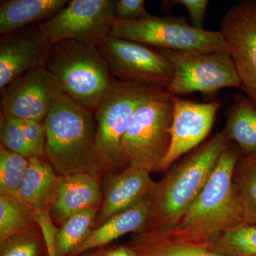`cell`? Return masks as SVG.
Listing matches in <instances>:
<instances>
[{
    "label": "cell",
    "mask_w": 256,
    "mask_h": 256,
    "mask_svg": "<svg viewBox=\"0 0 256 256\" xmlns=\"http://www.w3.org/2000/svg\"><path fill=\"white\" fill-rule=\"evenodd\" d=\"M37 228L14 236L1 245L0 256H48L43 236Z\"/></svg>",
    "instance_id": "4316f807"
},
{
    "label": "cell",
    "mask_w": 256,
    "mask_h": 256,
    "mask_svg": "<svg viewBox=\"0 0 256 256\" xmlns=\"http://www.w3.org/2000/svg\"><path fill=\"white\" fill-rule=\"evenodd\" d=\"M50 46L38 24L2 34L0 90L28 70L44 67Z\"/></svg>",
    "instance_id": "5bb4252c"
},
{
    "label": "cell",
    "mask_w": 256,
    "mask_h": 256,
    "mask_svg": "<svg viewBox=\"0 0 256 256\" xmlns=\"http://www.w3.org/2000/svg\"><path fill=\"white\" fill-rule=\"evenodd\" d=\"M45 156L60 176L106 174L96 148L92 111L62 94L43 122Z\"/></svg>",
    "instance_id": "7a4b0ae2"
},
{
    "label": "cell",
    "mask_w": 256,
    "mask_h": 256,
    "mask_svg": "<svg viewBox=\"0 0 256 256\" xmlns=\"http://www.w3.org/2000/svg\"><path fill=\"white\" fill-rule=\"evenodd\" d=\"M230 142L225 130L175 162L154 184L150 198L151 214L146 230L176 226L210 178L222 153Z\"/></svg>",
    "instance_id": "3957f363"
},
{
    "label": "cell",
    "mask_w": 256,
    "mask_h": 256,
    "mask_svg": "<svg viewBox=\"0 0 256 256\" xmlns=\"http://www.w3.org/2000/svg\"><path fill=\"white\" fill-rule=\"evenodd\" d=\"M150 214L151 202L149 196L136 206L114 216L102 225L92 229L85 242L72 256L105 246L126 234L140 233L146 230Z\"/></svg>",
    "instance_id": "ac0fdd59"
},
{
    "label": "cell",
    "mask_w": 256,
    "mask_h": 256,
    "mask_svg": "<svg viewBox=\"0 0 256 256\" xmlns=\"http://www.w3.org/2000/svg\"><path fill=\"white\" fill-rule=\"evenodd\" d=\"M1 144L8 150L30 159L31 150L24 134L20 120L1 114Z\"/></svg>",
    "instance_id": "83f0119b"
},
{
    "label": "cell",
    "mask_w": 256,
    "mask_h": 256,
    "mask_svg": "<svg viewBox=\"0 0 256 256\" xmlns=\"http://www.w3.org/2000/svg\"><path fill=\"white\" fill-rule=\"evenodd\" d=\"M100 207L82 210L69 217L56 235V256H72L92 232Z\"/></svg>",
    "instance_id": "7402d4cb"
},
{
    "label": "cell",
    "mask_w": 256,
    "mask_h": 256,
    "mask_svg": "<svg viewBox=\"0 0 256 256\" xmlns=\"http://www.w3.org/2000/svg\"><path fill=\"white\" fill-rule=\"evenodd\" d=\"M173 108L171 144L159 172H164L185 154L196 149L206 139L214 124L222 102H197L172 96Z\"/></svg>",
    "instance_id": "4fadbf2b"
},
{
    "label": "cell",
    "mask_w": 256,
    "mask_h": 256,
    "mask_svg": "<svg viewBox=\"0 0 256 256\" xmlns=\"http://www.w3.org/2000/svg\"><path fill=\"white\" fill-rule=\"evenodd\" d=\"M144 5V0H118L114 4V18L126 22L139 20L148 14Z\"/></svg>",
    "instance_id": "4dcf8cb0"
},
{
    "label": "cell",
    "mask_w": 256,
    "mask_h": 256,
    "mask_svg": "<svg viewBox=\"0 0 256 256\" xmlns=\"http://www.w3.org/2000/svg\"><path fill=\"white\" fill-rule=\"evenodd\" d=\"M96 256H136L128 245L116 248L104 252H98Z\"/></svg>",
    "instance_id": "1f68e13d"
},
{
    "label": "cell",
    "mask_w": 256,
    "mask_h": 256,
    "mask_svg": "<svg viewBox=\"0 0 256 256\" xmlns=\"http://www.w3.org/2000/svg\"><path fill=\"white\" fill-rule=\"evenodd\" d=\"M150 174L146 170L128 166L117 174L110 176L96 220V227L149 196L156 184Z\"/></svg>",
    "instance_id": "9a60e30c"
},
{
    "label": "cell",
    "mask_w": 256,
    "mask_h": 256,
    "mask_svg": "<svg viewBox=\"0 0 256 256\" xmlns=\"http://www.w3.org/2000/svg\"><path fill=\"white\" fill-rule=\"evenodd\" d=\"M1 92V114L20 120L44 122L62 94L44 67H37L14 79Z\"/></svg>",
    "instance_id": "7c38bea8"
},
{
    "label": "cell",
    "mask_w": 256,
    "mask_h": 256,
    "mask_svg": "<svg viewBox=\"0 0 256 256\" xmlns=\"http://www.w3.org/2000/svg\"><path fill=\"white\" fill-rule=\"evenodd\" d=\"M220 26L242 89L256 108V0H242L229 8Z\"/></svg>",
    "instance_id": "8fae6325"
},
{
    "label": "cell",
    "mask_w": 256,
    "mask_h": 256,
    "mask_svg": "<svg viewBox=\"0 0 256 256\" xmlns=\"http://www.w3.org/2000/svg\"><path fill=\"white\" fill-rule=\"evenodd\" d=\"M110 74L118 79L166 89L172 66L156 50L138 42L107 36L98 46Z\"/></svg>",
    "instance_id": "30bf717a"
},
{
    "label": "cell",
    "mask_w": 256,
    "mask_h": 256,
    "mask_svg": "<svg viewBox=\"0 0 256 256\" xmlns=\"http://www.w3.org/2000/svg\"><path fill=\"white\" fill-rule=\"evenodd\" d=\"M82 256H96V255H85Z\"/></svg>",
    "instance_id": "d6a6232c"
},
{
    "label": "cell",
    "mask_w": 256,
    "mask_h": 256,
    "mask_svg": "<svg viewBox=\"0 0 256 256\" xmlns=\"http://www.w3.org/2000/svg\"><path fill=\"white\" fill-rule=\"evenodd\" d=\"M242 154L236 144L228 143L201 193L180 223L170 228L174 236L206 246L226 229L244 223L234 171Z\"/></svg>",
    "instance_id": "6da1fadb"
},
{
    "label": "cell",
    "mask_w": 256,
    "mask_h": 256,
    "mask_svg": "<svg viewBox=\"0 0 256 256\" xmlns=\"http://www.w3.org/2000/svg\"><path fill=\"white\" fill-rule=\"evenodd\" d=\"M114 0H72L44 22L38 24L50 44L75 40L98 46L114 21Z\"/></svg>",
    "instance_id": "9c48e42d"
},
{
    "label": "cell",
    "mask_w": 256,
    "mask_h": 256,
    "mask_svg": "<svg viewBox=\"0 0 256 256\" xmlns=\"http://www.w3.org/2000/svg\"><path fill=\"white\" fill-rule=\"evenodd\" d=\"M99 180L86 173L63 176L58 195L50 208L52 220L64 222L82 210L100 207L104 196Z\"/></svg>",
    "instance_id": "2e32d148"
},
{
    "label": "cell",
    "mask_w": 256,
    "mask_h": 256,
    "mask_svg": "<svg viewBox=\"0 0 256 256\" xmlns=\"http://www.w3.org/2000/svg\"><path fill=\"white\" fill-rule=\"evenodd\" d=\"M224 130L229 141L238 146L242 156L256 152V108L246 96L240 92L234 96Z\"/></svg>",
    "instance_id": "44dd1931"
},
{
    "label": "cell",
    "mask_w": 256,
    "mask_h": 256,
    "mask_svg": "<svg viewBox=\"0 0 256 256\" xmlns=\"http://www.w3.org/2000/svg\"><path fill=\"white\" fill-rule=\"evenodd\" d=\"M166 89L114 78L95 112L96 148L106 172L129 166L122 140L133 114L146 101L171 98Z\"/></svg>",
    "instance_id": "277c9868"
},
{
    "label": "cell",
    "mask_w": 256,
    "mask_h": 256,
    "mask_svg": "<svg viewBox=\"0 0 256 256\" xmlns=\"http://www.w3.org/2000/svg\"><path fill=\"white\" fill-rule=\"evenodd\" d=\"M44 68L62 94L92 112L114 78L98 46L75 40L52 44Z\"/></svg>",
    "instance_id": "5b68a950"
},
{
    "label": "cell",
    "mask_w": 256,
    "mask_h": 256,
    "mask_svg": "<svg viewBox=\"0 0 256 256\" xmlns=\"http://www.w3.org/2000/svg\"><path fill=\"white\" fill-rule=\"evenodd\" d=\"M172 118L171 98L154 99L138 106L122 140L129 166L150 173L159 172L170 150Z\"/></svg>",
    "instance_id": "52a82bcc"
},
{
    "label": "cell",
    "mask_w": 256,
    "mask_h": 256,
    "mask_svg": "<svg viewBox=\"0 0 256 256\" xmlns=\"http://www.w3.org/2000/svg\"><path fill=\"white\" fill-rule=\"evenodd\" d=\"M172 66V80L166 92L171 96L195 92L213 94L226 88L242 89V82L228 50L180 52L158 48Z\"/></svg>",
    "instance_id": "ba28073f"
},
{
    "label": "cell",
    "mask_w": 256,
    "mask_h": 256,
    "mask_svg": "<svg viewBox=\"0 0 256 256\" xmlns=\"http://www.w3.org/2000/svg\"><path fill=\"white\" fill-rule=\"evenodd\" d=\"M127 245L136 256H222L206 246L176 238L170 228L143 230Z\"/></svg>",
    "instance_id": "d6986e66"
},
{
    "label": "cell",
    "mask_w": 256,
    "mask_h": 256,
    "mask_svg": "<svg viewBox=\"0 0 256 256\" xmlns=\"http://www.w3.org/2000/svg\"><path fill=\"white\" fill-rule=\"evenodd\" d=\"M38 227L34 212L18 196L0 194V244Z\"/></svg>",
    "instance_id": "603a6c76"
},
{
    "label": "cell",
    "mask_w": 256,
    "mask_h": 256,
    "mask_svg": "<svg viewBox=\"0 0 256 256\" xmlns=\"http://www.w3.org/2000/svg\"><path fill=\"white\" fill-rule=\"evenodd\" d=\"M208 3V0H165L162 2V8L170 10L178 5H182L188 10L192 26L203 30Z\"/></svg>",
    "instance_id": "f546056e"
},
{
    "label": "cell",
    "mask_w": 256,
    "mask_h": 256,
    "mask_svg": "<svg viewBox=\"0 0 256 256\" xmlns=\"http://www.w3.org/2000/svg\"><path fill=\"white\" fill-rule=\"evenodd\" d=\"M210 249L222 256H256V224L240 223L226 229Z\"/></svg>",
    "instance_id": "cb8c5ba5"
},
{
    "label": "cell",
    "mask_w": 256,
    "mask_h": 256,
    "mask_svg": "<svg viewBox=\"0 0 256 256\" xmlns=\"http://www.w3.org/2000/svg\"><path fill=\"white\" fill-rule=\"evenodd\" d=\"M68 0H8L0 6V34L44 22L63 10Z\"/></svg>",
    "instance_id": "ffe728a7"
},
{
    "label": "cell",
    "mask_w": 256,
    "mask_h": 256,
    "mask_svg": "<svg viewBox=\"0 0 256 256\" xmlns=\"http://www.w3.org/2000/svg\"><path fill=\"white\" fill-rule=\"evenodd\" d=\"M28 165V158L0 146V194L18 196Z\"/></svg>",
    "instance_id": "484cf974"
},
{
    "label": "cell",
    "mask_w": 256,
    "mask_h": 256,
    "mask_svg": "<svg viewBox=\"0 0 256 256\" xmlns=\"http://www.w3.org/2000/svg\"><path fill=\"white\" fill-rule=\"evenodd\" d=\"M234 182L240 198L242 222L256 224V152L240 156Z\"/></svg>",
    "instance_id": "d4e9b609"
},
{
    "label": "cell",
    "mask_w": 256,
    "mask_h": 256,
    "mask_svg": "<svg viewBox=\"0 0 256 256\" xmlns=\"http://www.w3.org/2000/svg\"><path fill=\"white\" fill-rule=\"evenodd\" d=\"M24 134L34 156H45L46 133L43 122L20 120Z\"/></svg>",
    "instance_id": "f1b7e54d"
},
{
    "label": "cell",
    "mask_w": 256,
    "mask_h": 256,
    "mask_svg": "<svg viewBox=\"0 0 256 256\" xmlns=\"http://www.w3.org/2000/svg\"><path fill=\"white\" fill-rule=\"evenodd\" d=\"M109 36L142 44L180 52H212L228 50L220 31L200 30L184 18L144 15L134 21L114 20Z\"/></svg>",
    "instance_id": "8992f818"
},
{
    "label": "cell",
    "mask_w": 256,
    "mask_h": 256,
    "mask_svg": "<svg viewBox=\"0 0 256 256\" xmlns=\"http://www.w3.org/2000/svg\"><path fill=\"white\" fill-rule=\"evenodd\" d=\"M54 171L44 158L34 156L28 159L18 197L34 212H50L63 178Z\"/></svg>",
    "instance_id": "e0dca14e"
}]
</instances>
